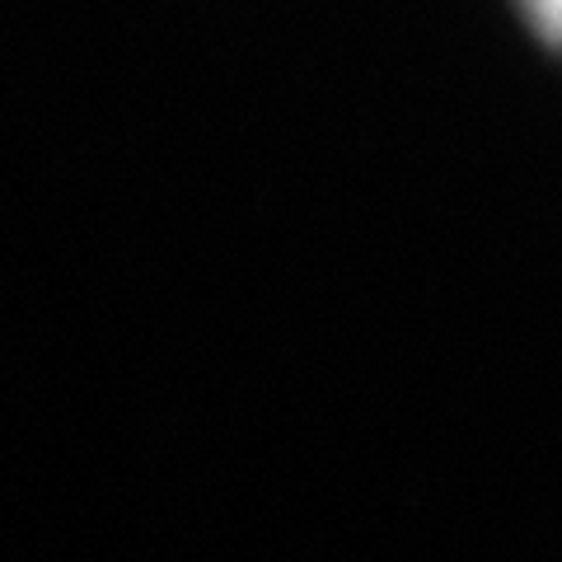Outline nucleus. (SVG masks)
<instances>
[{"label": "nucleus", "instance_id": "obj_1", "mask_svg": "<svg viewBox=\"0 0 562 562\" xmlns=\"http://www.w3.org/2000/svg\"><path fill=\"white\" fill-rule=\"evenodd\" d=\"M520 14L535 24L539 38H549L553 47H562V0H516Z\"/></svg>", "mask_w": 562, "mask_h": 562}]
</instances>
